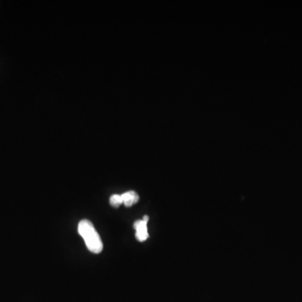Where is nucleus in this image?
<instances>
[{
	"instance_id": "obj_1",
	"label": "nucleus",
	"mask_w": 302,
	"mask_h": 302,
	"mask_svg": "<svg viewBox=\"0 0 302 302\" xmlns=\"http://www.w3.org/2000/svg\"><path fill=\"white\" fill-rule=\"evenodd\" d=\"M78 233L85 241L86 245L92 253L99 254L103 251V244L93 224L88 219H83L78 224Z\"/></svg>"
},
{
	"instance_id": "obj_2",
	"label": "nucleus",
	"mask_w": 302,
	"mask_h": 302,
	"mask_svg": "<svg viewBox=\"0 0 302 302\" xmlns=\"http://www.w3.org/2000/svg\"><path fill=\"white\" fill-rule=\"evenodd\" d=\"M133 228L136 230V238L138 241H145L148 238V229H147V223L143 221L142 219L135 221Z\"/></svg>"
},
{
	"instance_id": "obj_3",
	"label": "nucleus",
	"mask_w": 302,
	"mask_h": 302,
	"mask_svg": "<svg viewBox=\"0 0 302 302\" xmlns=\"http://www.w3.org/2000/svg\"><path fill=\"white\" fill-rule=\"evenodd\" d=\"M121 196H122V199H123V203L126 206H133V204L138 202V196L135 191H127V192L123 193Z\"/></svg>"
},
{
	"instance_id": "obj_5",
	"label": "nucleus",
	"mask_w": 302,
	"mask_h": 302,
	"mask_svg": "<svg viewBox=\"0 0 302 302\" xmlns=\"http://www.w3.org/2000/svg\"><path fill=\"white\" fill-rule=\"evenodd\" d=\"M142 220H143V221H145L146 223H147V222H148V216H143V219H142Z\"/></svg>"
},
{
	"instance_id": "obj_4",
	"label": "nucleus",
	"mask_w": 302,
	"mask_h": 302,
	"mask_svg": "<svg viewBox=\"0 0 302 302\" xmlns=\"http://www.w3.org/2000/svg\"><path fill=\"white\" fill-rule=\"evenodd\" d=\"M109 201H110L111 206H116V207L120 206L121 204H123L122 196H120V195H117V194L111 196Z\"/></svg>"
}]
</instances>
